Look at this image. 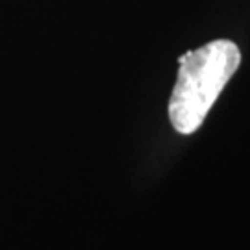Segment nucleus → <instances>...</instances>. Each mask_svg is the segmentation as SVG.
Returning a JSON list of instances; mask_svg holds the SVG:
<instances>
[{
  "label": "nucleus",
  "instance_id": "1",
  "mask_svg": "<svg viewBox=\"0 0 250 250\" xmlns=\"http://www.w3.org/2000/svg\"><path fill=\"white\" fill-rule=\"evenodd\" d=\"M178 78L169 100V119L182 135L195 134L215 100L241 65V50L233 41L215 39L180 56Z\"/></svg>",
  "mask_w": 250,
  "mask_h": 250
}]
</instances>
